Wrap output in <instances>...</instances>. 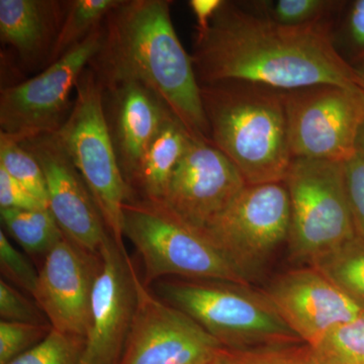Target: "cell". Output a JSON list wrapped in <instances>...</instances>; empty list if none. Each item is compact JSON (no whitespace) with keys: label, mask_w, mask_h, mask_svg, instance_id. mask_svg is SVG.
Listing matches in <instances>:
<instances>
[{"label":"cell","mask_w":364,"mask_h":364,"mask_svg":"<svg viewBox=\"0 0 364 364\" xmlns=\"http://www.w3.org/2000/svg\"><path fill=\"white\" fill-rule=\"evenodd\" d=\"M334 23L286 26L243 4L225 1L207 32L196 36L200 85L244 81L289 91L318 85L363 86L337 51Z\"/></svg>","instance_id":"1"},{"label":"cell","mask_w":364,"mask_h":364,"mask_svg":"<svg viewBox=\"0 0 364 364\" xmlns=\"http://www.w3.org/2000/svg\"><path fill=\"white\" fill-rule=\"evenodd\" d=\"M171 4L123 0L105 18L102 48L90 64L102 87L140 83L161 98L193 139L212 143L200 81L172 25Z\"/></svg>","instance_id":"2"},{"label":"cell","mask_w":364,"mask_h":364,"mask_svg":"<svg viewBox=\"0 0 364 364\" xmlns=\"http://www.w3.org/2000/svg\"><path fill=\"white\" fill-rule=\"evenodd\" d=\"M210 142L248 186L282 182L293 161L284 91L244 81L200 85Z\"/></svg>","instance_id":"3"},{"label":"cell","mask_w":364,"mask_h":364,"mask_svg":"<svg viewBox=\"0 0 364 364\" xmlns=\"http://www.w3.org/2000/svg\"><path fill=\"white\" fill-rule=\"evenodd\" d=\"M152 287L160 299L188 314L224 348L241 350L303 342L264 293L248 286L166 277Z\"/></svg>","instance_id":"4"},{"label":"cell","mask_w":364,"mask_h":364,"mask_svg":"<svg viewBox=\"0 0 364 364\" xmlns=\"http://www.w3.org/2000/svg\"><path fill=\"white\" fill-rule=\"evenodd\" d=\"M123 235L140 255L145 286L166 277L249 286L200 230L165 203L129 198L123 208Z\"/></svg>","instance_id":"5"},{"label":"cell","mask_w":364,"mask_h":364,"mask_svg":"<svg viewBox=\"0 0 364 364\" xmlns=\"http://www.w3.org/2000/svg\"><path fill=\"white\" fill-rule=\"evenodd\" d=\"M77 95L57 140L85 181L109 236L126 250L123 208L129 188L119 166L105 114L104 88L92 70L85 71Z\"/></svg>","instance_id":"6"},{"label":"cell","mask_w":364,"mask_h":364,"mask_svg":"<svg viewBox=\"0 0 364 364\" xmlns=\"http://www.w3.org/2000/svg\"><path fill=\"white\" fill-rule=\"evenodd\" d=\"M291 257L312 264L356 235L345 186L344 163L293 159L284 179Z\"/></svg>","instance_id":"7"},{"label":"cell","mask_w":364,"mask_h":364,"mask_svg":"<svg viewBox=\"0 0 364 364\" xmlns=\"http://www.w3.org/2000/svg\"><path fill=\"white\" fill-rule=\"evenodd\" d=\"M291 205L284 182L246 186L229 207L200 230L244 279L264 267L289 240Z\"/></svg>","instance_id":"8"},{"label":"cell","mask_w":364,"mask_h":364,"mask_svg":"<svg viewBox=\"0 0 364 364\" xmlns=\"http://www.w3.org/2000/svg\"><path fill=\"white\" fill-rule=\"evenodd\" d=\"M291 156L345 163L356 155L364 87L318 85L284 91Z\"/></svg>","instance_id":"9"},{"label":"cell","mask_w":364,"mask_h":364,"mask_svg":"<svg viewBox=\"0 0 364 364\" xmlns=\"http://www.w3.org/2000/svg\"><path fill=\"white\" fill-rule=\"evenodd\" d=\"M102 41V25L35 77L2 90L1 134L23 141L58 131L69 114L72 90L97 56Z\"/></svg>","instance_id":"10"},{"label":"cell","mask_w":364,"mask_h":364,"mask_svg":"<svg viewBox=\"0 0 364 364\" xmlns=\"http://www.w3.org/2000/svg\"><path fill=\"white\" fill-rule=\"evenodd\" d=\"M134 280L135 315L119 364H212L222 345L145 286L136 268Z\"/></svg>","instance_id":"11"},{"label":"cell","mask_w":364,"mask_h":364,"mask_svg":"<svg viewBox=\"0 0 364 364\" xmlns=\"http://www.w3.org/2000/svg\"><path fill=\"white\" fill-rule=\"evenodd\" d=\"M136 265L107 236L100 252L82 364H119L135 315Z\"/></svg>","instance_id":"12"},{"label":"cell","mask_w":364,"mask_h":364,"mask_svg":"<svg viewBox=\"0 0 364 364\" xmlns=\"http://www.w3.org/2000/svg\"><path fill=\"white\" fill-rule=\"evenodd\" d=\"M240 171L212 143L191 140L163 203L182 220L205 229L246 188Z\"/></svg>","instance_id":"13"},{"label":"cell","mask_w":364,"mask_h":364,"mask_svg":"<svg viewBox=\"0 0 364 364\" xmlns=\"http://www.w3.org/2000/svg\"><path fill=\"white\" fill-rule=\"evenodd\" d=\"M20 143L42 167L49 210L64 236L85 252L100 256L109 232L85 181L55 134H43Z\"/></svg>","instance_id":"14"},{"label":"cell","mask_w":364,"mask_h":364,"mask_svg":"<svg viewBox=\"0 0 364 364\" xmlns=\"http://www.w3.org/2000/svg\"><path fill=\"white\" fill-rule=\"evenodd\" d=\"M98 267L100 256L85 252L66 237L45 256L33 298L53 329L85 338Z\"/></svg>","instance_id":"15"},{"label":"cell","mask_w":364,"mask_h":364,"mask_svg":"<svg viewBox=\"0 0 364 364\" xmlns=\"http://www.w3.org/2000/svg\"><path fill=\"white\" fill-rule=\"evenodd\" d=\"M264 294L287 326L309 346L364 310L311 265L279 275Z\"/></svg>","instance_id":"16"},{"label":"cell","mask_w":364,"mask_h":364,"mask_svg":"<svg viewBox=\"0 0 364 364\" xmlns=\"http://www.w3.org/2000/svg\"><path fill=\"white\" fill-rule=\"evenodd\" d=\"M104 90L111 93L112 121L107 123L127 182L162 127L174 116L161 98L140 83H119Z\"/></svg>","instance_id":"17"},{"label":"cell","mask_w":364,"mask_h":364,"mask_svg":"<svg viewBox=\"0 0 364 364\" xmlns=\"http://www.w3.org/2000/svg\"><path fill=\"white\" fill-rule=\"evenodd\" d=\"M191 140L186 127L176 117H170L127 179L129 198L164 202L174 171Z\"/></svg>","instance_id":"18"},{"label":"cell","mask_w":364,"mask_h":364,"mask_svg":"<svg viewBox=\"0 0 364 364\" xmlns=\"http://www.w3.org/2000/svg\"><path fill=\"white\" fill-rule=\"evenodd\" d=\"M59 2L0 0V38L23 58L39 56L54 44L61 26ZM53 47V46H52Z\"/></svg>","instance_id":"19"},{"label":"cell","mask_w":364,"mask_h":364,"mask_svg":"<svg viewBox=\"0 0 364 364\" xmlns=\"http://www.w3.org/2000/svg\"><path fill=\"white\" fill-rule=\"evenodd\" d=\"M2 223L23 250L33 255H47L65 238L49 208L0 210Z\"/></svg>","instance_id":"20"},{"label":"cell","mask_w":364,"mask_h":364,"mask_svg":"<svg viewBox=\"0 0 364 364\" xmlns=\"http://www.w3.org/2000/svg\"><path fill=\"white\" fill-rule=\"evenodd\" d=\"M311 267L364 309V240L354 237L314 261Z\"/></svg>","instance_id":"21"},{"label":"cell","mask_w":364,"mask_h":364,"mask_svg":"<svg viewBox=\"0 0 364 364\" xmlns=\"http://www.w3.org/2000/svg\"><path fill=\"white\" fill-rule=\"evenodd\" d=\"M122 1L123 0H75L69 2L68 9L50 52V64L102 26L109 13Z\"/></svg>","instance_id":"22"},{"label":"cell","mask_w":364,"mask_h":364,"mask_svg":"<svg viewBox=\"0 0 364 364\" xmlns=\"http://www.w3.org/2000/svg\"><path fill=\"white\" fill-rule=\"evenodd\" d=\"M345 2L336 0H262L249 4L268 20L286 26H309L334 23Z\"/></svg>","instance_id":"23"},{"label":"cell","mask_w":364,"mask_h":364,"mask_svg":"<svg viewBox=\"0 0 364 364\" xmlns=\"http://www.w3.org/2000/svg\"><path fill=\"white\" fill-rule=\"evenodd\" d=\"M309 347L316 364H364V310Z\"/></svg>","instance_id":"24"},{"label":"cell","mask_w":364,"mask_h":364,"mask_svg":"<svg viewBox=\"0 0 364 364\" xmlns=\"http://www.w3.org/2000/svg\"><path fill=\"white\" fill-rule=\"evenodd\" d=\"M0 167L49 208L47 182L40 163L20 141L0 134Z\"/></svg>","instance_id":"25"},{"label":"cell","mask_w":364,"mask_h":364,"mask_svg":"<svg viewBox=\"0 0 364 364\" xmlns=\"http://www.w3.org/2000/svg\"><path fill=\"white\" fill-rule=\"evenodd\" d=\"M333 26L337 51L358 73L364 72V0L345 2Z\"/></svg>","instance_id":"26"},{"label":"cell","mask_w":364,"mask_h":364,"mask_svg":"<svg viewBox=\"0 0 364 364\" xmlns=\"http://www.w3.org/2000/svg\"><path fill=\"white\" fill-rule=\"evenodd\" d=\"M212 364H316L309 345L304 342L255 348H223Z\"/></svg>","instance_id":"27"},{"label":"cell","mask_w":364,"mask_h":364,"mask_svg":"<svg viewBox=\"0 0 364 364\" xmlns=\"http://www.w3.org/2000/svg\"><path fill=\"white\" fill-rule=\"evenodd\" d=\"M85 338L51 329L46 338L7 364H82Z\"/></svg>","instance_id":"28"},{"label":"cell","mask_w":364,"mask_h":364,"mask_svg":"<svg viewBox=\"0 0 364 364\" xmlns=\"http://www.w3.org/2000/svg\"><path fill=\"white\" fill-rule=\"evenodd\" d=\"M50 324L0 322V364H7L40 343L51 331Z\"/></svg>","instance_id":"29"},{"label":"cell","mask_w":364,"mask_h":364,"mask_svg":"<svg viewBox=\"0 0 364 364\" xmlns=\"http://www.w3.org/2000/svg\"><path fill=\"white\" fill-rule=\"evenodd\" d=\"M0 268L6 280L33 296L39 272L21 251L14 247L4 231L0 232Z\"/></svg>","instance_id":"30"},{"label":"cell","mask_w":364,"mask_h":364,"mask_svg":"<svg viewBox=\"0 0 364 364\" xmlns=\"http://www.w3.org/2000/svg\"><path fill=\"white\" fill-rule=\"evenodd\" d=\"M0 316L1 321L9 322L50 324L37 304L32 303L4 279L0 280Z\"/></svg>","instance_id":"31"},{"label":"cell","mask_w":364,"mask_h":364,"mask_svg":"<svg viewBox=\"0 0 364 364\" xmlns=\"http://www.w3.org/2000/svg\"><path fill=\"white\" fill-rule=\"evenodd\" d=\"M344 176L354 229L364 240V157L356 154L345 162Z\"/></svg>","instance_id":"32"},{"label":"cell","mask_w":364,"mask_h":364,"mask_svg":"<svg viewBox=\"0 0 364 364\" xmlns=\"http://www.w3.org/2000/svg\"><path fill=\"white\" fill-rule=\"evenodd\" d=\"M45 210L49 208L0 167V210Z\"/></svg>","instance_id":"33"},{"label":"cell","mask_w":364,"mask_h":364,"mask_svg":"<svg viewBox=\"0 0 364 364\" xmlns=\"http://www.w3.org/2000/svg\"><path fill=\"white\" fill-rule=\"evenodd\" d=\"M225 1L223 0H191L188 6L195 14L196 21V36L207 32L210 21L221 9Z\"/></svg>","instance_id":"34"},{"label":"cell","mask_w":364,"mask_h":364,"mask_svg":"<svg viewBox=\"0 0 364 364\" xmlns=\"http://www.w3.org/2000/svg\"><path fill=\"white\" fill-rule=\"evenodd\" d=\"M356 154L364 157V121L359 129L358 139H356Z\"/></svg>","instance_id":"35"},{"label":"cell","mask_w":364,"mask_h":364,"mask_svg":"<svg viewBox=\"0 0 364 364\" xmlns=\"http://www.w3.org/2000/svg\"><path fill=\"white\" fill-rule=\"evenodd\" d=\"M359 76H360L361 81H363V85L364 87V72H360V73H358Z\"/></svg>","instance_id":"36"}]
</instances>
